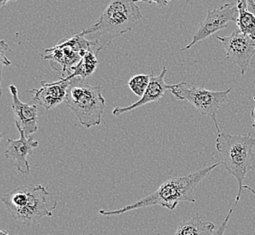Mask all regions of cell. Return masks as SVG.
<instances>
[{
	"label": "cell",
	"mask_w": 255,
	"mask_h": 235,
	"mask_svg": "<svg viewBox=\"0 0 255 235\" xmlns=\"http://www.w3.org/2000/svg\"><path fill=\"white\" fill-rule=\"evenodd\" d=\"M223 165L222 162L216 163L201 170L184 176L169 178L161 184L156 191L135 202L132 205L123 206L117 210H100L99 214L103 216H120L130 211L137 210L148 206H160L169 210H175L179 203L187 201L196 203L195 190L199 183L205 179L216 167Z\"/></svg>",
	"instance_id": "cell-1"
},
{
	"label": "cell",
	"mask_w": 255,
	"mask_h": 235,
	"mask_svg": "<svg viewBox=\"0 0 255 235\" xmlns=\"http://www.w3.org/2000/svg\"><path fill=\"white\" fill-rule=\"evenodd\" d=\"M141 17L140 8L133 0H111L99 19L81 33L91 35V51L97 55L113 40L132 30Z\"/></svg>",
	"instance_id": "cell-2"
},
{
	"label": "cell",
	"mask_w": 255,
	"mask_h": 235,
	"mask_svg": "<svg viewBox=\"0 0 255 235\" xmlns=\"http://www.w3.org/2000/svg\"><path fill=\"white\" fill-rule=\"evenodd\" d=\"M1 199L12 217L27 226L43 217H51L58 205L54 195L42 185L15 187Z\"/></svg>",
	"instance_id": "cell-3"
},
{
	"label": "cell",
	"mask_w": 255,
	"mask_h": 235,
	"mask_svg": "<svg viewBox=\"0 0 255 235\" xmlns=\"http://www.w3.org/2000/svg\"><path fill=\"white\" fill-rule=\"evenodd\" d=\"M216 147L223 156L222 164L226 167V171L234 176L238 183L236 199L237 204L244 190V181L247 174L253 169L255 137H252L249 133L246 135L220 133L217 134Z\"/></svg>",
	"instance_id": "cell-4"
},
{
	"label": "cell",
	"mask_w": 255,
	"mask_h": 235,
	"mask_svg": "<svg viewBox=\"0 0 255 235\" xmlns=\"http://www.w3.org/2000/svg\"><path fill=\"white\" fill-rule=\"evenodd\" d=\"M103 87L94 86L85 80L74 78L67 91L65 104L85 127L99 126L103 120L106 107Z\"/></svg>",
	"instance_id": "cell-5"
},
{
	"label": "cell",
	"mask_w": 255,
	"mask_h": 235,
	"mask_svg": "<svg viewBox=\"0 0 255 235\" xmlns=\"http://www.w3.org/2000/svg\"><path fill=\"white\" fill-rule=\"evenodd\" d=\"M169 91L178 101H187L191 103L203 116L211 117L217 134L221 133L217 123V114L222 104L226 102L232 88L215 92L181 82L179 84H172Z\"/></svg>",
	"instance_id": "cell-6"
},
{
	"label": "cell",
	"mask_w": 255,
	"mask_h": 235,
	"mask_svg": "<svg viewBox=\"0 0 255 235\" xmlns=\"http://www.w3.org/2000/svg\"><path fill=\"white\" fill-rule=\"evenodd\" d=\"M90 51V41L82 33H78L72 38L64 40L54 47L44 50L42 58L49 60L53 68L62 71L63 77H67L72 68Z\"/></svg>",
	"instance_id": "cell-7"
},
{
	"label": "cell",
	"mask_w": 255,
	"mask_h": 235,
	"mask_svg": "<svg viewBox=\"0 0 255 235\" xmlns=\"http://www.w3.org/2000/svg\"><path fill=\"white\" fill-rule=\"evenodd\" d=\"M226 51V58L222 62H230L238 66L242 75H245L250 66L251 60L255 54V39L234 30L228 36H216Z\"/></svg>",
	"instance_id": "cell-8"
},
{
	"label": "cell",
	"mask_w": 255,
	"mask_h": 235,
	"mask_svg": "<svg viewBox=\"0 0 255 235\" xmlns=\"http://www.w3.org/2000/svg\"><path fill=\"white\" fill-rule=\"evenodd\" d=\"M237 17L238 9L237 5L234 3H226L218 8L208 10L206 18L199 25L197 32L194 34L191 43L182 48L181 51L190 49L193 45L206 40L217 31L226 28L229 22L236 23Z\"/></svg>",
	"instance_id": "cell-9"
},
{
	"label": "cell",
	"mask_w": 255,
	"mask_h": 235,
	"mask_svg": "<svg viewBox=\"0 0 255 235\" xmlns=\"http://www.w3.org/2000/svg\"><path fill=\"white\" fill-rule=\"evenodd\" d=\"M71 81L66 80L64 77L49 83L42 81L40 88L28 91V93L34 94V98L31 103L44 107L45 111H50L57 107L59 104L65 102Z\"/></svg>",
	"instance_id": "cell-10"
},
{
	"label": "cell",
	"mask_w": 255,
	"mask_h": 235,
	"mask_svg": "<svg viewBox=\"0 0 255 235\" xmlns=\"http://www.w3.org/2000/svg\"><path fill=\"white\" fill-rule=\"evenodd\" d=\"M15 126L20 133L19 138L7 139L5 156L6 158L13 159L15 161L18 171L24 175H27L30 173V166L27 161V157L33 154L34 148L38 147L39 143L34 140L32 137H26L18 124H15Z\"/></svg>",
	"instance_id": "cell-11"
},
{
	"label": "cell",
	"mask_w": 255,
	"mask_h": 235,
	"mask_svg": "<svg viewBox=\"0 0 255 235\" xmlns=\"http://www.w3.org/2000/svg\"><path fill=\"white\" fill-rule=\"evenodd\" d=\"M9 91L12 96V108L15 116V124H18L25 136L30 137L38 130V111L37 105L33 103H25L18 98L17 88L11 84Z\"/></svg>",
	"instance_id": "cell-12"
},
{
	"label": "cell",
	"mask_w": 255,
	"mask_h": 235,
	"mask_svg": "<svg viewBox=\"0 0 255 235\" xmlns=\"http://www.w3.org/2000/svg\"><path fill=\"white\" fill-rule=\"evenodd\" d=\"M167 73V69L165 66H163L161 73L157 76H154L152 72L150 82L142 97L136 103L126 107H117L113 109V115L119 116L123 113H129L130 111H133L135 109L145 106L147 103H155L161 100L162 97L165 95V93H167V90H170L171 87V85L167 84L165 82V76Z\"/></svg>",
	"instance_id": "cell-13"
},
{
	"label": "cell",
	"mask_w": 255,
	"mask_h": 235,
	"mask_svg": "<svg viewBox=\"0 0 255 235\" xmlns=\"http://www.w3.org/2000/svg\"><path fill=\"white\" fill-rule=\"evenodd\" d=\"M216 230V225L209 221L203 220L199 215L182 220L173 235H209Z\"/></svg>",
	"instance_id": "cell-14"
},
{
	"label": "cell",
	"mask_w": 255,
	"mask_h": 235,
	"mask_svg": "<svg viewBox=\"0 0 255 235\" xmlns=\"http://www.w3.org/2000/svg\"><path fill=\"white\" fill-rule=\"evenodd\" d=\"M97 66H98V60L96 57V54L93 53L92 51H90L84 55L78 64L72 68L68 76L64 78L68 81H71L74 78L86 80V78H88L89 76L94 74Z\"/></svg>",
	"instance_id": "cell-15"
},
{
	"label": "cell",
	"mask_w": 255,
	"mask_h": 235,
	"mask_svg": "<svg viewBox=\"0 0 255 235\" xmlns=\"http://www.w3.org/2000/svg\"><path fill=\"white\" fill-rule=\"evenodd\" d=\"M238 17L236 25L241 33L255 39V15L247 9L246 0H237Z\"/></svg>",
	"instance_id": "cell-16"
},
{
	"label": "cell",
	"mask_w": 255,
	"mask_h": 235,
	"mask_svg": "<svg viewBox=\"0 0 255 235\" xmlns=\"http://www.w3.org/2000/svg\"><path fill=\"white\" fill-rule=\"evenodd\" d=\"M151 74H137L128 81V87L137 97H142L150 82Z\"/></svg>",
	"instance_id": "cell-17"
},
{
	"label": "cell",
	"mask_w": 255,
	"mask_h": 235,
	"mask_svg": "<svg viewBox=\"0 0 255 235\" xmlns=\"http://www.w3.org/2000/svg\"><path fill=\"white\" fill-rule=\"evenodd\" d=\"M7 51V44L5 43V40H2L0 43V62L2 64V69L4 66H8L11 64V62L6 57L5 52Z\"/></svg>",
	"instance_id": "cell-18"
},
{
	"label": "cell",
	"mask_w": 255,
	"mask_h": 235,
	"mask_svg": "<svg viewBox=\"0 0 255 235\" xmlns=\"http://www.w3.org/2000/svg\"><path fill=\"white\" fill-rule=\"evenodd\" d=\"M232 213H233V208H231L228 215L226 217V219L222 223L221 226H219L218 228H216V230L214 232V234L212 235H225L228 222L230 220V217L232 216Z\"/></svg>",
	"instance_id": "cell-19"
},
{
	"label": "cell",
	"mask_w": 255,
	"mask_h": 235,
	"mask_svg": "<svg viewBox=\"0 0 255 235\" xmlns=\"http://www.w3.org/2000/svg\"><path fill=\"white\" fill-rule=\"evenodd\" d=\"M171 0H133V2L137 3V2H144V3H147V4H156L157 6H166L168 5V3L170 2Z\"/></svg>",
	"instance_id": "cell-20"
},
{
	"label": "cell",
	"mask_w": 255,
	"mask_h": 235,
	"mask_svg": "<svg viewBox=\"0 0 255 235\" xmlns=\"http://www.w3.org/2000/svg\"><path fill=\"white\" fill-rule=\"evenodd\" d=\"M247 9L255 15V0H246Z\"/></svg>",
	"instance_id": "cell-21"
},
{
	"label": "cell",
	"mask_w": 255,
	"mask_h": 235,
	"mask_svg": "<svg viewBox=\"0 0 255 235\" xmlns=\"http://www.w3.org/2000/svg\"><path fill=\"white\" fill-rule=\"evenodd\" d=\"M254 100H255V97H254ZM251 117L253 118V119H254V123H253V127L255 128V109L253 110V112L251 113Z\"/></svg>",
	"instance_id": "cell-22"
},
{
	"label": "cell",
	"mask_w": 255,
	"mask_h": 235,
	"mask_svg": "<svg viewBox=\"0 0 255 235\" xmlns=\"http://www.w3.org/2000/svg\"><path fill=\"white\" fill-rule=\"evenodd\" d=\"M10 1H15V0H0V6L2 7V6H4V5H6L8 2Z\"/></svg>",
	"instance_id": "cell-23"
},
{
	"label": "cell",
	"mask_w": 255,
	"mask_h": 235,
	"mask_svg": "<svg viewBox=\"0 0 255 235\" xmlns=\"http://www.w3.org/2000/svg\"><path fill=\"white\" fill-rule=\"evenodd\" d=\"M243 189H246V190H249V191L252 192L254 195L255 196V190L254 188H252L251 186H243Z\"/></svg>",
	"instance_id": "cell-24"
},
{
	"label": "cell",
	"mask_w": 255,
	"mask_h": 235,
	"mask_svg": "<svg viewBox=\"0 0 255 235\" xmlns=\"http://www.w3.org/2000/svg\"><path fill=\"white\" fill-rule=\"evenodd\" d=\"M0 235H10L7 232H5V231L2 230L0 232Z\"/></svg>",
	"instance_id": "cell-25"
},
{
	"label": "cell",
	"mask_w": 255,
	"mask_h": 235,
	"mask_svg": "<svg viewBox=\"0 0 255 235\" xmlns=\"http://www.w3.org/2000/svg\"></svg>",
	"instance_id": "cell-26"
}]
</instances>
